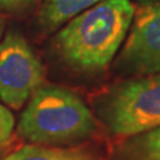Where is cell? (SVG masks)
<instances>
[{
    "label": "cell",
    "instance_id": "cell-1",
    "mask_svg": "<svg viewBox=\"0 0 160 160\" xmlns=\"http://www.w3.org/2000/svg\"><path fill=\"white\" fill-rule=\"evenodd\" d=\"M134 13L131 0H102L75 16L58 32V50L75 68L104 69L122 44Z\"/></svg>",
    "mask_w": 160,
    "mask_h": 160
},
{
    "label": "cell",
    "instance_id": "cell-2",
    "mask_svg": "<svg viewBox=\"0 0 160 160\" xmlns=\"http://www.w3.org/2000/svg\"><path fill=\"white\" fill-rule=\"evenodd\" d=\"M95 129L92 112L78 96L59 87L39 88L18 123V134L33 143H65Z\"/></svg>",
    "mask_w": 160,
    "mask_h": 160
},
{
    "label": "cell",
    "instance_id": "cell-3",
    "mask_svg": "<svg viewBox=\"0 0 160 160\" xmlns=\"http://www.w3.org/2000/svg\"><path fill=\"white\" fill-rule=\"evenodd\" d=\"M106 120L110 131L121 137L160 127V72L121 84L107 104Z\"/></svg>",
    "mask_w": 160,
    "mask_h": 160
},
{
    "label": "cell",
    "instance_id": "cell-4",
    "mask_svg": "<svg viewBox=\"0 0 160 160\" xmlns=\"http://www.w3.org/2000/svg\"><path fill=\"white\" fill-rule=\"evenodd\" d=\"M43 81V65L28 42L19 33L8 32L0 42V100L18 110Z\"/></svg>",
    "mask_w": 160,
    "mask_h": 160
},
{
    "label": "cell",
    "instance_id": "cell-5",
    "mask_svg": "<svg viewBox=\"0 0 160 160\" xmlns=\"http://www.w3.org/2000/svg\"><path fill=\"white\" fill-rule=\"evenodd\" d=\"M121 61L135 74L160 72V2L143 4L135 11Z\"/></svg>",
    "mask_w": 160,
    "mask_h": 160
},
{
    "label": "cell",
    "instance_id": "cell-6",
    "mask_svg": "<svg viewBox=\"0 0 160 160\" xmlns=\"http://www.w3.org/2000/svg\"><path fill=\"white\" fill-rule=\"evenodd\" d=\"M102 0H45L40 11L42 24L53 29Z\"/></svg>",
    "mask_w": 160,
    "mask_h": 160
},
{
    "label": "cell",
    "instance_id": "cell-7",
    "mask_svg": "<svg viewBox=\"0 0 160 160\" xmlns=\"http://www.w3.org/2000/svg\"><path fill=\"white\" fill-rule=\"evenodd\" d=\"M0 160H94L92 155L80 148L44 147L28 145L7 154Z\"/></svg>",
    "mask_w": 160,
    "mask_h": 160
},
{
    "label": "cell",
    "instance_id": "cell-8",
    "mask_svg": "<svg viewBox=\"0 0 160 160\" xmlns=\"http://www.w3.org/2000/svg\"><path fill=\"white\" fill-rule=\"evenodd\" d=\"M137 160H160V127L145 132L134 145Z\"/></svg>",
    "mask_w": 160,
    "mask_h": 160
},
{
    "label": "cell",
    "instance_id": "cell-9",
    "mask_svg": "<svg viewBox=\"0 0 160 160\" xmlns=\"http://www.w3.org/2000/svg\"><path fill=\"white\" fill-rule=\"evenodd\" d=\"M14 129V118L11 110L0 103V147L11 140Z\"/></svg>",
    "mask_w": 160,
    "mask_h": 160
},
{
    "label": "cell",
    "instance_id": "cell-10",
    "mask_svg": "<svg viewBox=\"0 0 160 160\" xmlns=\"http://www.w3.org/2000/svg\"><path fill=\"white\" fill-rule=\"evenodd\" d=\"M26 0H0V4H4V5H13V4H19V2H23Z\"/></svg>",
    "mask_w": 160,
    "mask_h": 160
},
{
    "label": "cell",
    "instance_id": "cell-11",
    "mask_svg": "<svg viewBox=\"0 0 160 160\" xmlns=\"http://www.w3.org/2000/svg\"><path fill=\"white\" fill-rule=\"evenodd\" d=\"M2 29H4V24H2V19L0 18V36L2 33Z\"/></svg>",
    "mask_w": 160,
    "mask_h": 160
},
{
    "label": "cell",
    "instance_id": "cell-12",
    "mask_svg": "<svg viewBox=\"0 0 160 160\" xmlns=\"http://www.w3.org/2000/svg\"><path fill=\"white\" fill-rule=\"evenodd\" d=\"M0 155H1V154H0ZM0 158H1V157H0Z\"/></svg>",
    "mask_w": 160,
    "mask_h": 160
}]
</instances>
